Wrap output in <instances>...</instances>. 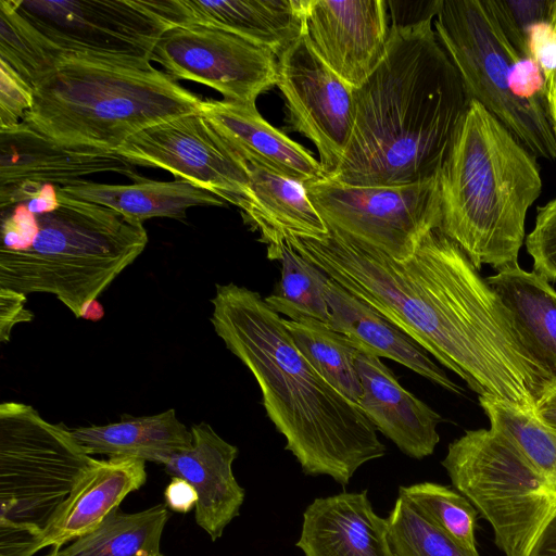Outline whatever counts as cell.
Listing matches in <instances>:
<instances>
[{
	"label": "cell",
	"mask_w": 556,
	"mask_h": 556,
	"mask_svg": "<svg viewBox=\"0 0 556 556\" xmlns=\"http://www.w3.org/2000/svg\"><path fill=\"white\" fill-rule=\"evenodd\" d=\"M286 240L479 396L535 410L548 390L498 298L439 228L428 232L404 261L331 231L320 240Z\"/></svg>",
	"instance_id": "6da1fadb"
},
{
	"label": "cell",
	"mask_w": 556,
	"mask_h": 556,
	"mask_svg": "<svg viewBox=\"0 0 556 556\" xmlns=\"http://www.w3.org/2000/svg\"><path fill=\"white\" fill-rule=\"evenodd\" d=\"M432 22L390 25L387 53L355 93V122L337 170L345 186L439 178L470 98Z\"/></svg>",
	"instance_id": "7a4b0ae2"
},
{
	"label": "cell",
	"mask_w": 556,
	"mask_h": 556,
	"mask_svg": "<svg viewBox=\"0 0 556 556\" xmlns=\"http://www.w3.org/2000/svg\"><path fill=\"white\" fill-rule=\"evenodd\" d=\"M211 303L216 334L255 378L268 418L305 475L344 486L361 466L386 455L362 407L313 368L265 298L230 282L216 285Z\"/></svg>",
	"instance_id": "3957f363"
},
{
	"label": "cell",
	"mask_w": 556,
	"mask_h": 556,
	"mask_svg": "<svg viewBox=\"0 0 556 556\" xmlns=\"http://www.w3.org/2000/svg\"><path fill=\"white\" fill-rule=\"evenodd\" d=\"M536 156L470 100L439 176L440 230L476 268L518 265L527 212L542 179Z\"/></svg>",
	"instance_id": "277c9868"
},
{
	"label": "cell",
	"mask_w": 556,
	"mask_h": 556,
	"mask_svg": "<svg viewBox=\"0 0 556 556\" xmlns=\"http://www.w3.org/2000/svg\"><path fill=\"white\" fill-rule=\"evenodd\" d=\"M203 102L149 61L68 55L34 87L22 122L61 143L116 151Z\"/></svg>",
	"instance_id": "5b68a950"
},
{
	"label": "cell",
	"mask_w": 556,
	"mask_h": 556,
	"mask_svg": "<svg viewBox=\"0 0 556 556\" xmlns=\"http://www.w3.org/2000/svg\"><path fill=\"white\" fill-rule=\"evenodd\" d=\"M59 192L60 205L36 215L23 250L0 248V288L55 295L77 318L143 252L142 223L101 204Z\"/></svg>",
	"instance_id": "8992f818"
},
{
	"label": "cell",
	"mask_w": 556,
	"mask_h": 556,
	"mask_svg": "<svg viewBox=\"0 0 556 556\" xmlns=\"http://www.w3.org/2000/svg\"><path fill=\"white\" fill-rule=\"evenodd\" d=\"M62 424L30 405H0V556L31 546L81 478L98 463Z\"/></svg>",
	"instance_id": "52a82bcc"
},
{
	"label": "cell",
	"mask_w": 556,
	"mask_h": 556,
	"mask_svg": "<svg viewBox=\"0 0 556 556\" xmlns=\"http://www.w3.org/2000/svg\"><path fill=\"white\" fill-rule=\"evenodd\" d=\"M442 466L490 522L505 556H526L556 507V488L491 428L468 430L450 443Z\"/></svg>",
	"instance_id": "ba28073f"
},
{
	"label": "cell",
	"mask_w": 556,
	"mask_h": 556,
	"mask_svg": "<svg viewBox=\"0 0 556 556\" xmlns=\"http://www.w3.org/2000/svg\"><path fill=\"white\" fill-rule=\"evenodd\" d=\"M434 30L470 100L482 104L536 157L555 161L549 115L510 91L513 64L521 54L506 38L489 0H442Z\"/></svg>",
	"instance_id": "9c48e42d"
},
{
	"label": "cell",
	"mask_w": 556,
	"mask_h": 556,
	"mask_svg": "<svg viewBox=\"0 0 556 556\" xmlns=\"http://www.w3.org/2000/svg\"><path fill=\"white\" fill-rule=\"evenodd\" d=\"M329 231L390 257H410L441 225L439 178L392 187L345 186L327 178L304 184Z\"/></svg>",
	"instance_id": "30bf717a"
},
{
	"label": "cell",
	"mask_w": 556,
	"mask_h": 556,
	"mask_svg": "<svg viewBox=\"0 0 556 556\" xmlns=\"http://www.w3.org/2000/svg\"><path fill=\"white\" fill-rule=\"evenodd\" d=\"M15 5L70 55L151 62L169 28L148 0H15Z\"/></svg>",
	"instance_id": "8fae6325"
},
{
	"label": "cell",
	"mask_w": 556,
	"mask_h": 556,
	"mask_svg": "<svg viewBox=\"0 0 556 556\" xmlns=\"http://www.w3.org/2000/svg\"><path fill=\"white\" fill-rule=\"evenodd\" d=\"M174 79L203 84L224 100L255 105L277 84V55L235 33L200 24L166 29L151 55Z\"/></svg>",
	"instance_id": "7c38bea8"
},
{
	"label": "cell",
	"mask_w": 556,
	"mask_h": 556,
	"mask_svg": "<svg viewBox=\"0 0 556 556\" xmlns=\"http://www.w3.org/2000/svg\"><path fill=\"white\" fill-rule=\"evenodd\" d=\"M115 152L134 165L168 170L235 205L249 191L247 163L201 111L148 127Z\"/></svg>",
	"instance_id": "4fadbf2b"
},
{
	"label": "cell",
	"mask_w": 556,
	"mask_h": 556,
	"mask_svg": "<svg viewBox=\"0 0 556 556\" xmlns=\"http://www.w3.org/2000/svg\"><path fill=\"white\" fill-rule=\"evenodd\" d=\"M288 122L317 148L325 177L339 167L355 122L354 88L334 74L303 35L277 63V84Z\"/></svg>",
	"instance_id": "5bb4252c"
},
{
	"label": "cell",
	"mask_w": 556,
	"mask_h": 556,
	"mask_svg": "<svg viewBox=\"0 0 556 556\" xmlns=\"http://www.w3.org/2000/svg\"><path fill=\"white\" fill-rule=\"evenodd\" d=\"M384 0H306L304 35L320 60L359 88L383 60L389 41Z\"/></svg>",
	"instance_id": "9a60e30c"
},
{
	"label": "cell",
	"mask_w": 556,
	"mask_h": 556,
	"mask_svg": "<svg viewBox=\"0 0 556 556\" xmlns=\"http://www.w3.org/2000/svg\"><path fill=\"white\" fill-rule=\"evenodd\" d=\"M110 172L137 176L134 164L115 151L61 143L23 122L0 129V192L23 185L63 188Z\"/></svg>",
	"instance_id": "2e32d148"
},
{
	"label": "cell",
	"mask_w": 556,
	"mask_h": 556,
	"mask_svg": "<svg viewBox=\"0 0 556 556\" xmlns=\"http://www.w3.org/2000/svg\"><path fill=\"white\" fill-rule=\"evenodd\" d=\"M306 0H150L169 28L200 24L222 28L269 50L277 58L304 33Z\"/></svg>",
	"instance_id": "e0dca14e"
},
{
	"label": "cell",
	"mask_w": 556,
	"mask_h": 556,
	"mask_svg": "<svg viewBox=\"0 0 556 556\" xmlns=\"http://www.w3.org/2000/svg\"><path fill=\"white\" fill-rule=\"evenodd\" d=\"M190 431L191 446L174 453L162 466L168 475L187 480L197 490L195 522L215 542L239 516L244 502L245 491L232 472L239 450L204 421L192 425Z\"/></svg>",
	"instance_id": "ac0fdd59"
},
{
	"label": "cell",
	"mask_w": 556,
	"mask_h": 556,
	"mask_svg": "<svg viewBox=\"0 0 556 556\" xmlns=\"http://www.w3.org/2000/svg\"><path fill=\"white\" fill-rule=\"evenodd\" d=\"M355 364L362 384L358 405L375 428L412 458L431 455L440 441L441 416L401 386L380 357L359 351Z\"/></svg>",
	"instance_id": "d6986e66"
},
{
	"label": "cell",
	"mask_w": 556,
	"mask_h": 556,
	"mask_svg": "<svg viewBox=\"0 0 556 556\" xmlns=\"http://www.w3.org/2000/svg\"><path fill=\"white\" fill-rule=\"evenodd\" d=\"M295 546L304 556H392L387 518L375 513L367 490L315 498Z\"/></svg>",
	"instance_id": "ffe728a7"
},
{
	"label": "cell",
	"mask_w": 556,
	"mask_h": 556,
	"mask_svg": "<svg viewBox=\"0 0 556 556\" xmlns=\"http://www.w3.org/2000/svg\"><path fill=\"white\" fill-rule=\"evenodd\" d=\"M146 460L131 457L99 459L61 504L31 546L58 549L94 530L123 500L147 481Z\"/></svg>",
	"instance_id": "44dd1931"
},
{
	"label": "cell",
	"mask_w": 556,
	"mask_h": 556,
	"mask_svg": "<svg viewBox=\"0 0 556 556\" xmlns=\"http://www.w3.org/2000/svg\"><path fill=\"white\" fill-rule=\"evenodd\" d=\"M201 112L245 163L302 184L325 177L312 153L267 123L256 105L204 100Z\"/></svg>",
	"instance_id": "7402d4cb"
},
{
	"label": "cell",
	"mask_w": 556,
	"mask_h": 556,
	"mask_svg": "<svg viewBox=\"0 0 556 556\" xmlns=\"http://www.w3.org/2000/svg\"><path fill=\"white\" fill-rule=\"evenodd\" d=\"M326 300L330 313L326 324L349 337L361 352L395 361L443 389L463 392L414 339L331 278Z\"/></svg>",
	"instance_id": "603a6c76"
},
{
	"label": "cell",
	"mask_w": 556,
	"mask_h": 556,
	"mask_svg": "<svg viewBox=\"0 0 556 556\" xmlns=\"http://www.w3.org/2000/svg\"><path fill=\"white\" fill-rule=\"evenodd\" d=\"M503 304L527 356L549 388L556 386V290L519 265L485 278Z\"/></svg>",
	"instance_id": "cb8c5ba5"
},
{
	"label": "cell",
	"mask_w": 556,
	"mask_h": 556,
	"mask_svg": "<svg viewBox=\"0 0 556 556\" xmlns=\"http://www.w3.org/2000/svg\"><path fill=\"white\" fill-rule=\"evenodd\" d=\"M248 193L237 206L260 231L268 247L290 238L324 239L329 229L308 199L304 184L280 176L265 167L247 163Z\"/></svg>",
	"instance_id": "d4e9b609"
},
{
	"label": "cell",
	"mask_w": 556,
	"mask_h": 556,
	"mask_svg": "<svg viewBox=\"0 0 556 556\" xmlns=\"http://www.w3.org/2000/svg\"><path fill=\"white\" fill-rule=\"evenodd\" d=\"M134 180L130 185L86 180L56 189L65 195L108 206L139 223L153 217L184 219L190 207L224 204L218 195L186 180L159 181L139 175Z\"/></svg>",
	"instance_id": "484cf974"
},
{
	"label": "cell",
	"mask_w": 556,
	"mask_h": 556,
	"mask_svg": "<svg viewBox=\"0 0 556 556\" xmlns=\"http://www.w3.org/2000/svg\"><path fill=\"white\" fill-rule=\"evenodd\" d=\"M71 432L91 456L131 457L160 465L192 444L191 431L177 418L174 408L104 426L78 427Z\"/></svg>",
	"instance_id": "4316f807"
},
{
	"label": "cell",
	"mask_w": 556,
	"mask_h": 556,
	"mask_svg": "<svg viewBox=\"0 0 556 556\" xmlns=\"http://www.w3.org/2000/svg\"><path fill=\"white\" fill-rule=\"evenodd\" d=\"M168 518L166 504L136 513L115 509L94 530L45 556H159Z\"/></svg>",
	"instance_id": "83f0119b"
},
{
	"label": "cell",
	"mask_w": 556,
	"mask_h": 556,
	"mask_svg": "<svg viewBox=\"0 0 556 556\" xmlns=\"http://www.w3.org/2000/svg\"><path fill=\"white\" fill-rule=\"evenodd\" d=\"M285 323L313 368L339 393L358 405L362 384L355 364L359 350L355 343L314 317L300 315L285 318Z\"/></svg>",
	"instance_id": "f1b7e54d"
},
{
	"label": "cell",
	"mask_w": 556,
	"mask_h": 556,
	"mask_svg": "<svg viewBox=\"0 0 556 556\" xmlns=\"http://www.w3.org/2000/svg\"><path fill=\"white\" fill-rule=\"evenodd\" d=\"M267 256L281 264L276 292L265 298L268 305L288 319L305 315L327 323L330 313L326 288L330 277L287 240L268 247Z\"/></svg>",
	"instance_id": "f546056e"
},
{
	"label": "cell",
	"mask_w": 556,
	"mask_h": 556,
	"mask_svg": "<svg viewBox=\"0 0 556 556\" xmlns=\"http://www.w3.org/2000/svg\"><path fill=\"white\" fill-rule=\"evenodd\" d=\"M68 55L18 12L15 0H0V60L33 89Z\"/></svg>",
	"instance_id": "4dcf8cb0"
},
{
	"label": "cell",
	"mask_w": 556,
	"mask_h": 556,
	"mask_svg": "<svg viewBox=\"0 0 556 556\" xmlns=\"http://www.w3.org/2000/svg\"><path fill=\"white\" fill-rule=\"evenodd\" d=\"M479 403L490 420V428L504 435L556 488V432L535 410L483 396H479Z\"/></svg>",
	"instance_id": "1f68e13d"
},
{
	"label": "cell",
	"mask_w": 556,
	"mask_h": 556,
	"mask_svg": "<svg viewBox=\"0 0 556 556\" xmlns=\"http://www.w3.org/2000/svg\"><path fill=\"white\" fill-rule=\"evenodd\" d=\"M387 521L392 556H480L477 549L455 541L402 495Z\"/></svg>",
	"instance_id": "d6a6232c"
},
{
	"label": "cell",
	"mask_w": 556,
	"mask_h": 556,
	"mask_svg": "<svg viewBox=\"0 0 556 556\" xmlns=\"http://www.w3.org/2000/svg\"><path fill=\"white\" fill-rule=\"evenodd\" d=\"M399 495L409 501L430 521L463 546L476 551L477 509L463 494L434 483L420 482L399 488Z\"/></svg>",
	"instance_id": "836d02e7"
},
{
	"label": "cell",
	"mask_w": 556,
	"mask_h": 556,
	"mask_svg": "<svg viewBox=\"0 0 556 556\" xmlns=\"http://www.w3.org/2000/svg\"><path fill=\"white\" fill-rule=\"evenodd\" d=\"M506 38L521 55H530L527 31L538 22L547 21L551 0H489Z\"/></svg>",
	"instance_id": "e575fe53"
},
{
	"label": "cell",
	"mask_w": 556,
	"mask_h": 556,
	"mask_svg": "<svg viewBox=\"0 0 556 556\" xmlns=\"http://www.w3.org/2000/svg\"><path fill=\"white\" fill-rule=\"evenodd\" d=\"M526 247L533 260V271L548 282H556V198L538 208Z\"/></svg>",
	"instance_id": "d590c367"
},
{
	"label": "cell",
	"mask_w": 556,
	"mask_h": 556,
	"mask_svg": "<svg viewBox=\"0 0 556 556\" xmlns=\"http://www.w3.org/2000/svg\"><path fill=\"white\" fill-rule=\"evenodd\" d=\"M33 103V87L0 60V129L20 124Z\"/></svg>",
	"instance_id": "8d00e7d4"
},
{
	"label": "cell",
	"mask_w": 556,
	"mask_h": 556,
	"mask_svg": "<svg viewBox=\"0 0 556 556\" xmlns=\"http://www.w3.org/2000/svg\"><path fill=\"white\" fill-rule=\"evenodd\" d=\"M527 41L530 55L539 64L545 77L552 121L556 111V30L547 21L534 23L527 31Z\"/></svg>",
	"instance_id": "74e56055"
},
{
	"label": "cell",
	"mask_w": 556,
	"mask_h": 556,
	"mask_svg": "<svg viewBox=\"0 0 556 556\" xmlns=\"http://www.w3.org/2000/svg\"><path fill=\"white\" fill-rule=\"evenodd\" d=\"M7 213L8 215L2 217L1 248L9 250L27 248L38 230L37 216L28 211L24 204H17Z\"/></svg>",
	"instance_id": "f35d334b"
},
{
	"label": "cell",
	"mask_w": 556,
	"mask_h": 556,
	"mask_svg": "<svg viewBox=\"0 0 556 556\" xmlns=\"http://www.w3.org/2000/svg\"><path fill=\"white\" fill-rule=\"evenodd\" d=\"M442 0H388L391 13V25L410 26L435 18Z\"/></svg>",
	"instance_id": "ab89813d"
},
{
	"label": "cell",
	"mask_w": 556,
	"mask_h": 556,
	"mask_svg": "<svg viewBox=\"0 0 556 556\" xmlns=\"http://www.w3.org/2000/svg\"><path fill=\"white\" fill-rule=\"evenodd\" d=\"M26 294L8 288H0V338L5 343L16 324L33 319L30 311L25 308Z\"/></svg>",
	"instance_id": "60d3db41"
},
{
	"label": "cell",
	"mask_w": 556,
	"mask_h": 556,
	"mask_svg": "<svg viewBox=\"0 0 556 556\" xmlns=\"http://www.w3.org/2000/svg\"><path fill=\"white\" fill-rule=\"evenodd\" d=\"M166 506L179 514H188L195 508L199 496L197 490L187 480L172 477L164 491Z\"/></svg>",
	"instance_id": "b9f144b4"
},
{
	"label": "cell",
	"mask_w": 556,
	"mask_h": 556,
	"mask_svg": "<svg viewBox=\"0 0 556 556\" xmlns=\"http://www.w3.org/2000/svg\"><path fill=\"white\" fill-rule=\"evenodd\" d=\"M526 556H556V507L542 525Z\"/></svg>",
	"instance_id": "7bdbcfd3"
},
{
	"label": "cell",
	"mask_w": 556,
	"mask_h": 556,
	"mask_svg": "<svg viewBox=\"0 0 556 556\" xmlns=\"http://www.w3.org/2000/svg\"><path fill=\"white\" fill-rule=\"evenodd\" d=\"M23 204L35 215L51 213L60 205L58 189L53 185H42Z\"/></svg>",
	"instance_id": "ee69618b"
},
{
	"label": "cell",
	"mask_w": 556,
	"mask_h": 556,
	"mask_svg": "<svg viewBox=\"0 0 556 556\" xmlns=\"http://www.w3.org/2000/svg\"><path fill=\"white\" fill-rule=\"evenodd\" d=\"M535 413L556 432V386L549 388L536 404Z\"/></svg>",
	"instance_id": "f6af8a7d"
},
{
	"label": "cell",
	"mask_w": 556,
	"mask_h": 556,
	"mask_svg": "<svg viewBox=\"0 0 556 556\" xmlns=\"http://www.w3.org/2000/svg\"><path fill=\"white\" fill-rule=\"evenodd\" d=\"M548 22L553 25L556 30V0H551ZM553 129L556 136V111L552 119Z\"/></svg>",
	"instance_id": "bcb514c9"
},
{
	"label": "cell",
	"mask_w": 556,
	"mask_h": 556,
	"mask_svg": "<svg viewBox=\"0 0 556 556\" xmlns=\"http://www.w3.org/2000/svg\"><path fill=\"white\" fill-rule=\"evenodd\" d=\"M164 556V555H163Z\"/></svg>",
	"instance_id": "7dc6e473"
}]
</instances>
